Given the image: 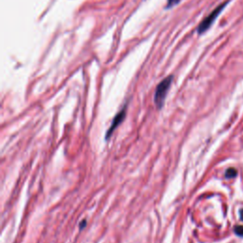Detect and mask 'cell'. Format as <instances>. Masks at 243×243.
Listing matches in <instances>:
<instances>
[{"label": "cell", "mask_w": 243, "mask_h": 243, "mask_svg": "<svg viewBox=\"0 0 243 243\" xmlns=\"http://www.w3.org/2000/svg\"><path fill=\"white\" fill-rule=\"evenodd\" d=\"M180 0H167V5H166V9H170L173 6L178 4Z\"/></svg>", "instance_id": "obj_4"}, {"label": "cell", "mask_w": 243, "mask_h": 243, "mask_svg": "<svg viewBox=\"0 0 243 243\" xmlns=\"http://www.w3.org/2000/svg\"><path fill=\"white\" fill-rule=\"evenodd\" d=\"M237 175V172H236V170L235 169H229L228 171H227V173H226V177L227 178H233V177H235Z\"/></svg>", "instance_id": "obj_5"}, {"label": "cell", "mask_w": 243, "mask_h": 243, "mask_svg": "<svg viewBox=\"0 0 243 243\" xmlns=\"http://www.w3.org/2000/svg\"><path fill=\"white\" fill-rule=\"evenodd\" d=\"M236 232L237 235H240V236H243V227L242 226H239L236 229Z\"/></svg>", "instance_id": "obj_6"}, {"label": "cell", "mask_w": 243, "mask_h": 243, "mask_svg": "<svg viewBox=\"0 0 243 243\" xmlns=\"http://www.w3.org/2000/svg\"><path fill=\"white\" fill-rule=\"evenodd\" d=\"M227 4H228V2H225V3H222L221 5H220L219 7H216L207 17H205L200 22V24L199 25V27L197 29V31L199 34L205 32L212 26L213 23L215 22V20L217 18V16L220 15V14L223 10V9L226 7Z\"/></svg>", "instance_id": "obj_2"}, {"label": "cell", "mask_w": 243, "mask_h": 243, "mask_svg": "<svg viewBox=\"0 0 243 243\" xmlns=\"http://www.w3.org/2000/svg\"><path fill=\"white\" fill-rule=\"evenodd\" d=\"M86 226V220H84V221H82L81 222V225H80V230H82L83 229V227H85Z\"/></svg>", "instance_id": "obj_7"}, {"label": "cell", "mask_w": 243, "mask_h": 243, "mask_svg": "<svg viewBox=\"0 0 243 243\" xmlns=\"http://www.w3.org/2000/svg\"><path fill=\"white\" fill-rule=\"evenodd\" d=\"M240 215H241V219L243 220V210H241V211H240Z\"/></svg>", "instance_id": "obj_8"}, {"label": "cell", "mask_w": 243, "mask_h": 243, "mask_svg": "<svg viewBox=\"0 0 243 243\" xmlns=\"http://www.w3.org/2000/svg\"><path fill=\"white\" fill-rule=\"evenodd\" d=\"M125 115H126V106H124L123 107V109L119 113H117L116 116L114 117V119H113V121H112V123H111V124L109 126V128H108V130L107 131V134H106V139L107 140H108L110 138V136L112 135L113 131L117 128L120 124H122V122L125 118Z\"/></svg>", "instance_id": "obj_3"}, {"label": "cell", "mask_w": 243, "mask_h": 243, "mask_svg": "<svg viewBox=\"0 0 243 243\" xmlns=\"http://www.w3.org/2000/svg\"><path fill=\"white\" fill-rule=\"evenodd\" d=\"M173 81V76L170 75L168 77L164 78L156 87L155 94H154V103L158 109H161L164 104V101L166 98V95L168 93V90L170 89L171 84Z\"/></svg>", "instance_id": "obj_1"}]
</instances>
